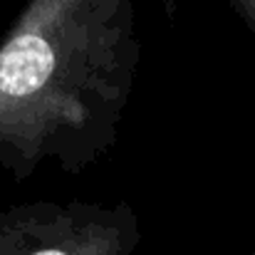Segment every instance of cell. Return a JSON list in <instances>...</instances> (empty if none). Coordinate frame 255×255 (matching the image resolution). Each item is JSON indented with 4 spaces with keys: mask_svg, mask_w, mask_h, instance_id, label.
I'll return each instance as SVG.
<instances>
[{
    "mask_svg": "<svg viewBox=\"0 0 255 255\" xmlns=\"http://www.w3.org/2000/svg\"><path fill=\"white\" fill-rule=\"evenodd\" d=\"M139 62L134 0H27L0 40V166L22 183L104 159Z\"/></svg>",
    "mask_w": 255,
    "mask_h": 255,
    "instance_id": "obj_1",
    "label": "cell"
},
{
    "mask_svg": "<svg viewBox=\"0 0 255 255\" xmlns=\"http://www.w3.org/2000/svg\"><path fill=\"white\" fill-rule=\"evenodd\" d=\"M141 221L131 203L30 201L0 208V255H131Z\"/></svg>",
    "mask_w": 255,
    "mask_h": 255,
    "instance_id": "obj_2",
    "label": "cell"
},
{
    "mask_svg": "<svg viewBox=\"0 0 255 255\" xmlns=\"http://www.w3.org/2000/svg\"><path fill=\"white\" fill-rule=\"evenodd\" d=\"M233 12L241 17V22L255 35V0H228Z\"/></svg>",
    "mask_w": 255,
    "mask_h": 255,
    "instance_id": "obj_3",
    "label": "cell"
},
{
    "mask_svg": "<svg viewBox=\"0 0 255 255\" xmlns=\"http://www.w3.org/2000/svg\"><path fill=\"white\" fill-rule=\"evenodd\" d=\"M178 5H181V0H161V7H164V12H166V17L171 22H173V17L178 12Z\"/></svg>",
    "mask_w": 255,
    "mask_h": 255,
    "instance_id": "obj_4",
    "label": "cell"
},
{
    "mask_svg": "<svg viewBox=\"0 0 255 255\" xmlns=\"http://www.w3.org/2000/svg\"><path fill=\"white\" fill-rule=\"evenodd\" d=\"M2 7H5V0H0V15H2Z\"/></svg>",
    "mask_w": 255,
    "mask_h": 255,
    "instance_id": "obj_5",
    "label": "cell"
}]
</instances>
